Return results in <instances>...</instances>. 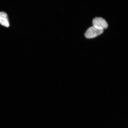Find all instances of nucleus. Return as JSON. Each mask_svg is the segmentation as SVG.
<instances>
[{
    "mask_svg": "<svg viewBox=\"0 0 128 128\" xmlns=\"http://www.w3.org/2000/svg\"><path fill=\"white\" fill-rule=\"evenodd\" d=\"M92 23L93 26L101 29L104 30L108 28V26L106 21L102 18H96L93 20Z\"/></svg>",
    "mask_w": 128,
    "mask_h": 128,
    "instance_id": "f03ea898",
    "label": "nucleus"
},
{
    "mask_svg": "<svg viewBox=\"0 0 128 128\" xmlns=\"http://www.w3.org/2000/svg\"><path fill=\"white\" fill-rule=\"evenodd\" d=\"M0 24L7 28H8L10 26L8 16L5 12H0Z\"/></svg>",
    "mask_w": 128,
    "mask_h": 128,
    "instance_id": "7ed1b4c3",
    "label": "nucleus"
},
{
    "mask_svg": "<svg viewBox=\"0 0 128 128\" xmlns=\"http://www.w3.org/2000/svg\"><path fill=\"white\" fill-rule=\"evenodd\" d=\"M104 30L98 28L93 26L90 27L86 31L85 36L88 39L95 38L103 32Z\"/></svg>",
    "mask_w": 128,
    "mask_h": 128,
    "instance_id": "f257e3e1",
    "label": "nucleus"
}]
</instances>
